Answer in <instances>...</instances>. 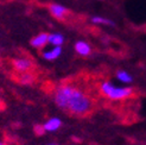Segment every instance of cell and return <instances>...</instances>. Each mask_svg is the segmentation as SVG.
I'll list each match as a JSON object with an SVG mask.
<instances>
[{"label": "cell", "instance_id": "6da1fadb", "mask_svg": "<svg viewBox=\"0 0 146 145\" xmlns=\"http://www.w3.org/2000/svg\"><path fill=\"white\" fill-rule=\"evenodd\" d=\"M54 101L61 110L69 111L75 115L87 114L93 107L92 99L71 84H61L54 92Z\"/></svg>", "mask_w": 146, "mask_h": 145}, {"label": "cell", "instance_id": "7a4b0ae2", "mask_svg": "<svg viewBox=\"0 0 146 145\" xmlns=\"http://www.w3.org/2000/svg\"><path fill=\"white\" fill-rule=\"evenodd\" d=\"M100 90L104 95L111 100H122L127 99L133 94V88L131 87H120L115 86L109 81L102 82L100 86Z\"/></svg>", "mask_w": 146, "mask_h": 145}, {"label": "cell", "instance_id": "3957f363", "mask_svg": "<svg viewBox=\"0 0 146 145\" xmlns=\"http://www.w3.org/2000/svg\"><path fill=\"white\" fill-rule=\"evenodd\" d=\"M13 67L19 72H25L32 68V61L26 57H19V59L13 60Z\"/></svg>", "mask_w": 146, "mask_h": 145}, {"label": "cell", "instance_id": "277c9868", "mask_svg": "<svg viewBox=\"0 0 146 145\" xmlns=\"http://www.w3.org/2000/svg\"><path fill=\"white\" fill-rule=\"evenodd\" d=\"M49 11L51 13V16L55 17L56 19H64L65 16L68 14V9L63 5L60 4H51L49 6Z\"/></svg>", "mask_w": 146, "mask_h": 145}, {"label": "cell", "instance_id": "5b68a950", "mask_svg": "<svg viewBox=\"0 0 146 145\" xmlns=\"http://www.w3.org/2000/svg\"><path fill=\"white\" fill-rule=\"evenodd\" d=\"M62 126V120L57 117H52L48 119L44 124H43V128L45 132H56L57 130H60Z\"/></svg>", "mask_w": 146, "mask_h": 145}, {"label": "cell", "instance_id": "8992f818", "mask_svg": "<svg viewBox=\"0 0 146 145\" xmlns=\"http://www.w3.org/2000/svg\"><path fill=\"white\" fill-rule=\"evenodd\" d=\"M31 45L36 49H42L44 48L48 43H49V33H45V32H42L31 39Z\"/></svg>", "mask_w": 146, "mask_h": 145}, {"label": "cell", "instance_id": "52a82bcc", "mask_svg": "<svg viewBox=\"0 0 146 145\" xmlns=\"http://www.w3.org/2000/svg\"><path fill=\"white\" fill-rule=\"evenodd\" d=\"M62 54V47H52L51 49L43 53V59L46 61H55Z\"/></svg>", "mask_w": 146, "mask_h": 145}, {"label": "cell", "instance_id": "ba28073f", "mask_svg": "<svg viewBox=\"0 0 146 145\" xmlns=\"http://www.w3.org/2000/svg\"><path fill=\"white\" fill-rule=\"evenodd\" d=\"M75 51L81 56H88L92 53V48L87 42L78 41L75 43Z\"/></svg>", "mask_w": 146, "mask_h": 145}, {"label": "cell", "instance_id": "9c48e42d", "mask_svg": "<svg viewBox=\"0 0 146 145\" xmlns=\"http://www.w3.org/2000/svg\"><path fill=\"white\" fill-rule=\"evenodd\" d=\"M64 43V37L61 33H50L49 35V44L52 47H62Z\"/></svg>", "mask_w": 146, "mask_h": 145}, {"label": "cell", "instance_id": "30bf717a", "mask_svg": "<svg viewBox=\"0 0 146 145\" xmlns=\"http://www.w3.org/2000/svg\"><path fill=\"white\" fill-rule=\"evenodd\" d=\"M116 78L119 80L120 82L122 83H131L133 81V77L132 75L129 74V72H127L126 70H119V71H116Z\"/></svg>", "mask_w": 146, "mask_h": 145}, {"label": "cell", "instance_id": "8fae6325", "mask_svg": "<svg viewBox=\"0 0 146 145\" xmlns=\"http://www.w3.org/2000/svg\"><path fill=\"white\" fill-rule=\"evenodd\" d=\"M92 23L94 24H98V25H109V26H114V21H112L111 19L108 18H105V17H99V16H95L92 18Z\"/></svg>", "mask_w": 146, "mask_h": 145}, {"label": "cell", "instance_id": "7c38bea8", "mask_svg": "<svg viewBox=\"0 0 146 145\" xmlns=\"http://www.w3.org/2000/svg\"><path fill=\"white\" fill-rule=\"evenodd\" d=\"M19 81H20V83H23V84H31L35 81V76L29 71L21 72V75L19 76Z\"/></svg>", "mask_w": 146, "mask_h": 145}, {"label": "cell", "instance_id": "4fadbf2b", "mask_svg": "<svg viewBox=\"0 0 146 145\" xmlns=\"http://www.w3.org/2000/svg\"><path fill=\"white\" fill-rule=\"evenodd\" d=\"M35 131H36V133H38V134H43V133L45 132L44 128H43V125H42V126H36Z\"/></svg>", "mask_w": 146, "mask_h": 145}, {"label": "cell", "instance_id": "5bb4252c", "mask_svg": "<svg viewBox=\"0 0 146 145\" xmlns=\"http://www.w3.org/2000/svg\"><path fill=\"white\" fill-rule=\"evenodd\" d=\"M48 145H58V144H57V143H49Z\"/></svg>", "mask_w": 146, "mask_h": 145}, {"label": "cell", "instance_id": "9a60e30c", "mask_svg": "<svg viewBox=\"0 0 146 145\" xmlns=\"http://www.w3.org/2000/svg\"><path fill=\"white\" fill-rule=\"evenodd\" d=\"M0 145H7V144H5V143H3V142H0Z\"/></svg>", "mask_w": 146, "mask_h": 145}]
</instances>
